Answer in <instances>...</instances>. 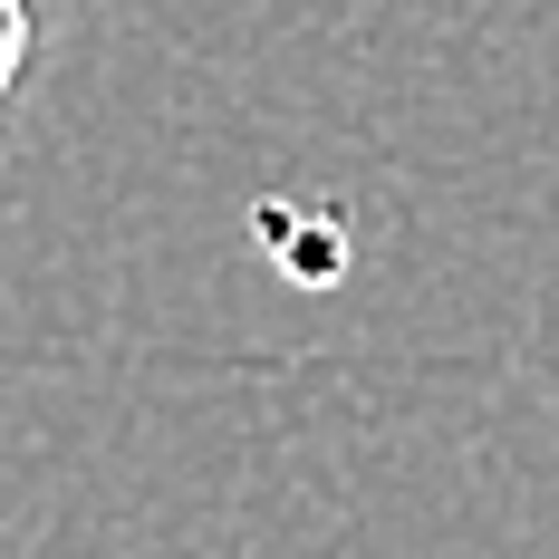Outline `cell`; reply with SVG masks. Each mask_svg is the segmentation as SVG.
<instances>
[{
	"label": "cell",
	"mask_w": 559,
	"mask_h": 559,
	"mask_svg": "<svg viewBox=\"0 0 559 559\" xmlns=\"http://www.w3.org/2000/svg\"><path fill=\"white\" fill-rule=\"evenodd\" d=\"M39 49H49V0H0V145H10V126L29 107Z\"/></svg>",
	"instance_id": "6da1fadb"
}]
</instances>
